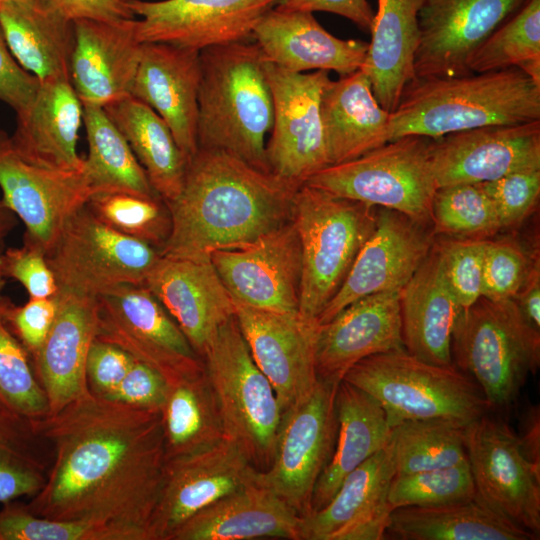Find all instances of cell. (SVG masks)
Returning <instances> with one entry per match:
<instances>
[{
  "instance_id": "6da1fadb",
  "label": "cell",
  "mask_w": 540,
  "mask_h": 540,
  "mask_svg": "<svg viewBox=\"0 0 540 540\" xmlns=\"http://www.w3.org/2000/svg\"><path fill=\"white\" fill-rule=\"evenodd\" d=\"M51 449L34 515L126 529L151 540L150 521L166 461L161 409H145L87 392L34 419Z\"/></svg>"
},
{
  "instance_id": "7a4b0ae2",
  "label": "cell",
  "mask_w": 540,
  "mask_h": 540,
  "mask_svg": "<svg viewBox=\"0 0 540 540\" xmlns=\"http://www.w3.org/2000/svg\"><path fill=\"white\" fill-rule=\"evenodd\" d=\"M297 189L226 152L198 148L167 203L171 231L160 254L194 258L252 243L292 220Z\"/></svg>"
},
{
  "instance_id": "3957f363",
  "label": "cell",
  "mask_w": 540,
  "mask_h": 540,
  "mask_svg": "<svg viewBox=\"0 0 540 540\" xmlns=\"http://www.w3.org/2000/svg\"><path fill=\"white\" fill-rule=\"evenodd\" d=\"M540 120V83L518 68L458 76L414 77L390 112L389 141L437 139L487 125Z\"/></svg>"
},
{
  "instance_id": "277c9868",
  "label": "cell",
  "mask_w": 540,
  "mask_h": 540,
  "mask_svg": "<svg viewBox=\"0 0 540 540\" xmlns=\"http://www.w3.org/2000/svg\"><path fill=\"white\" fill-rule=\"evenodd\" d=\"M266 63L253 40L200 51L197 143L270 172L266 136L274 111Z\"/></svg>"
},
{
  "instance_id": "5b68a950",
  "label": "cell",
  "mask_w": 540,
  "mask_h": 540,
  "mask_svg": "<svg viewBox=\"0 0 540 540\" xmlns=\"http://www.w3.org/2000/svg\"><path fill=\"white\" fill-rule=\"evenodd\" d=\"M377 207L306 184L294 197L292 221L301 246L299 314L316 321L372 234Z\"/></svg>"
},
{
  "instance_id": "8992f818",
  "label": "cell",
  "mask_w": 540,
  "mask_h": 540,
  "mask_svg": "<svg viewBox=\"0 0 540 540\" xmlns=\"http://www.w3.org/2000/svg\"><path fill=\"white\" fill-rule=\"evenodd\" d=\"M451 353L453 365L478 384L490 408H505L539 368L540 330L513 299L480 297L459 312Z\"/></svg>"
},
{
  "instance_id": "52a82bcc",
  "label": "cell",
  "mask_w": 540,
  "mask_h": 540,
  "mask_svg": "<svg viewBox=\"0 0 540 540\" xmlns=\"http://www.w3.org/2000/svg\"><path fill=\"white\" fill-rule=\"evenodd\" d=\"M344 381L375 398L391 429L407 420L448 418L469 424L491 410L478 384L454 365L425 362L405 349L369 356Z\"/></svg>"
},
{
  "instance_id": "ba28073f",
  "label": "cell",
  "mask_w": 540,
  "mask_h": 540,
  "mask_svg": "<svg viewBox=\"0 0 540 540\" xmlns=\"http://www.w3.org/2000/svg\"><path fill=\"white\" fill-rule=\"evenodd\" d=\"M202 359L225 436L243 449L257 471L267 470L274 454L281 408L235 316L219 327Z\"/></svg>"
},
{
  "instance_id": "9c48e42d",
  "label": "cell",
  "mask_w": 540,
  "mask_h": 540,
  "mask_svg": "<svg viewBox=\"0 0 540 540\" xmlns=\"http://www.w3.org/2000/svg\"><path fill=\"white\" fill-rule=\"evenodd\" d=\"M432 140L420 135L399 137L358 158L329 165L304 184L429 224L437 190Z\"/></svg>"
},
{
  "instance_id": "30bf717a",
  "label": "cell",
  "mask_w": 540,
  "mask_h": 540,
  "mask_svg": "<svg viewBox=\"0 0 540 540\" xmlns=\"http://www.w3.org/2000/svg\"><path fill=\"white\" fill-rule=\"evenodd\" d=\"M160 251L99 221L84 205L46 253L59 291L97 298L122 284H144Z\"/></svg>"
},
{
  "instance_id": "8fae6325",
  "label": "cell",
  "mask_w": 540,
  "mask_h": 540,
  "mask_svg": "<svg viewBox=\"0 0 540 540\" xmlns=\"http://www.w3.org/2000/svg\"><path fill=\"white\" fill-rule=\"evenodd\" d=\"M96 338L145 363L169 386L205 371L202 357L144 284L118 285L97 297Z\"/></svg>"
},
{
  "instance_id": "7c38bea8",
  "label": "cell",
  "mask_w": 540,
  "mask_h": 540,
  "mask_svg": "<svg viewBox=\"0 0 540 540\" xmlns=\"http://www.w3.org/2000/svg\"><path fill=\"white\" fill-rule=\"evenodd\" d=\"M338 385L318 379L310 396L282 414L271 464L255 472V481L300 517L311 512L316 483L334 452Z\"/></svg>"
},
{
  "instance_id": "4fadbf2b",
  "label": "cell",
  "mask_w": 540,
  "mask_h": 540,
  "mask_svg": "<svg viewBox=\"0 0 540 540\" xmlns=\"http://www.w3.org/2000/svg\"><path fill=\"white\" fill-rule=\"evenodd\" d=\"M273 125L266 142L271 173L299 187L328 166L321 121V96L329 72L296 73L267 61Z\"/></svg>"
},
{
  "instance_id": "5bb4252c",
  "label": "cell",
  "mask_w": 540,
  "mask_h": 540,
  "mask_svg": "<svg viewBox=\"0 0 540 540\" xmlns=\"http://www.w3.org/2000/svg\"><path fill=\"white\" fill-rule=\"evenodd\" d=\"M477 495L495 512L540 535V468L523 454L516 433L488 413L465 427Z\"/></svg>"
},
{
  "instance_id": "9a60e30c",
  "label": "cell",
  "mask_w": 540,
  "mask_h": 540,
  "mask_svg": "<svg viewBox=\"0 0 540 540\" xmlns=\"http://www.w3.org/2000/svg\"><path fill=\"white\" fill-rule=\"evenodd\" d=\"M0 189L3 202L25 226L23 242L45 254L93 194L83 171L54 169L28 159L1 129Z\"/></svg>"
},
{
  "instance_id": "2e32d148",
  "label": "cell",
  "mask_w": 540,
  "mask_h": 540,
  "mask_svg": "<svg viewBox=\"0 0 540 540\" xmlns=\"http://www.w3.org/2000/svg\"><path fill=\"white\" fill-rule=\"evenodd\" d=\"M210 257L234 302L299 313L301 246L292 220L252 243L216 249Z\"/></svg>"
},
{
  "instance_id": "e0dca14e",
  "label": "cell",
  "mask_w": 540,
  "mask_h": 540,
  "mask_svg": "<svg viewBox=\"0 0 540 540\" xmlns=\"http://www.w3.org/2000/svg\"><path fill=\"white\" fill-rule=\"evenodd\" d=\"M256 471L243 449L227 437L209 448L167 458L149 526L151 540H169L188 518L252 481Z\"/></svg>"
},
{
  "instance_id": "ac0fdd59",
  "label": "cell",
  "mask_w": 540,
  "mask_h": 540,
  "mask_svg": "<svg viewBox=\"0 0 540 540\" xmlns=\"http://www.w3.org/2000/svg\"><path fill=\"white\" fill-rule=\"evenodd\" d=\"M282 0H131L141 43H169L201 51L253 40L260 19Z\"/></svg>"
},
{
  "instance_id": "d6986e66",
  "label": "cell",
  "mask_w": 540,
  "mask_h": 540,
  "mask_svg": "<svg viewBox=\"0 0 540 540\" xmlns=\"http://www.w3.org/2000/svg\"><path fill=\"white\" fill-rule=\"evenodd\" d=\"M528 0H422L415 77L470 74L474 51Z\"/></svg>"
},
{
  "instance_id": "ffe728a7",
  "label": "cell",
  "mask_w": 540,
  "mask_h": 540,
  "mask_svg": "<svg viewBox=\"0 0 540 540\" xmlns=\"http://www.w3.org/2000/svg\"><path fill=\"white\" fill-rule=\"evenodd\" d=\"M427 226L397 211L377 207L372 234L317 323L322 325L330 321L345 307L365 296L401 290L433 248L434 232Z\"/></svg>"
},
{
  "instance_id": "44dd1931",
  "label": "cell",
  "mask_w": 540,
  "mask_h": 540,
  "mask_svg": "<svg viewBox=\"0 0 540 540\" xmlns=\"http://www.w3.org/2000/svg\"><path fill=\"white\" fill-rule=\"evenodd\" d=\"M234 303L249 351L274 388L283 414L310 396L318 383L315 345L319 324L299 313Z\"/></svg>"
},
{
  "instance_id": "7402d4cb",
  "label": "cell",
  "mask_w": 540,
  "mask_h": 540,
  "mask_svg": "<svg viewBox=\"0 0 540 540\" xmlns=\"http://www.w3.org/2000/svg\"><path fill=\"white\" fill-rule=\"evenodd\" d=\"M431 165L437 189L540 170V120L487 125L433 139Z\"/></svg>"
},
{
  "instance_id": "603a6c76",
  "label": "cell",
  "mask_w": 540,
  "mask_h": 540,
  "mask_svg": "<svg viewBox=\"0 0 540 540\" xmlns=\"http://www.w3.org/2000/svg\"><path fill=\"white\" fill-rule=\"evenodd\" d=\"M144 285L201 357L219 327L235 316V303L210 256L161 255Z\"/></svg>"
},
{
  "instance_id": "cb8c5ba5",
  "label": "cell",
  "mask_w": 540,
  "mask_h": 540,
  "mask_svg": "<svg viewBox=\"0 0 540 540\" xmlns=\"http://www.w3.org/2000/svg\"><path fill=\"white\" fill-rule=\"evenodd\" d=\"M400 291L365 296L319 325L315 345L319 380L339 384L359 361L372 355L405 349Z\"/></svg>"
},
{
  "instance_id": "d4e9b609",
  "label": "cell",
  "mask_w": 540,
  "mask_h": 540,
  "mask_svg": "<svg viewBox=\"0 0 540 540\" xmlns=\"http://www.w3.org/2000/svg\"><path fill=\"white\" fill-rule=\"evenodd\" d=\"M395 475L387 445L349 473L321 509L301 517L299 540H382Z\"/></svg>"
},
{
  "instance_id": "484cf974",
  "label": "cell",
  "mask_w": 540,
  "mask_h": 540,
  "mask_svg": "<svg viewBox=\"0 0 540 540\" xmlns=\"http://www.w3.org/2000/svg\"><path fill=\"white\" fill-rule=\"evenodd\" d=\"M137 18L77 19L70 80L82 104L104 107L130 94L142 45Z\"/></svg>"
},
{
  "instance_id": "4316f807",
  "label": "cell",
  "mask_w": 540,
  "mask_h": 540,
  "mask_svg": "<svg viewBox=\"0 0 540 540\" xmlns=\"http://www.w3.org/2000/svg\"><path fill=\"white\" fill-rule=\"evenodd\" d=\"M200 51L169 43H143L130 95L169 126L187 160L197 151Z\"/></svg>"
},
{
  "instance_id": "83f0119b",
  "label": "cell",
  "mask_w": 540,
  "mask_h": 540,
  "mask_svg": "<svg viewBox=\"0 0 540 540\" xmlns=\"http://www.w3.org/2000/svg\"><path fill=\"white\" fill-rule=\"evenodd\" d=\"M52 327L30 357L43 388L49 413L87 393L86 359L97 332V298L59 291Z\"/></svg>"
},
{
  "instance_id": "f1b7e54d",
  "label": "cell",
  "mask_w": 540,
  "mask_h": 540,
  "mask_svg": "<svg viewBox=\"0 0 540 540\" xmlns=\"http://www.w3.org/2000/svg\"><path fill=\"white\" fill-rule=\"evenodd\" d=\"M253 41L267 61L296 73L323 70L345 76L362 67L368 50L365 41L332 35L311 12L276 8L260 19Z\"/></svg>"
},
{
  "instance_id": "f546056e",
  "label": "cell",
  "mask_w": 540,
  "mask_h": 540,
  "mask_svg": "<svg viewBox=\"0 0 540 540\" xmlns=\"http://www.w3.org/2000/svg\"><path fill=\"white\" fill-rule=\"evenodd\" d=\"M300 520L291 507L253 478L188 518L169 540H299Z\"/></svg>"
},
{
  "instance_id": "4dcf8cb0",
  "label": "cell",
  "mask_w": 540,
  "mask_h": 540,
  "mask_svg": "<svg viewBox=\"0 0 540 540\" xmlns=\"http://www.w3.org/2000/svg\"><path fill=\"white\" fill-rule=\"evenodd\" d=\"M83 105L70 78L39 82L31 104L17 114L11 136L28 159L54 169L83 171L84 158L77 152Z\"/></svg>"
},
{
  "instance_id": "1f68e13d",
  "label": "cell",
  "mask_w": 540,
  "mask_h": 540,
  "mask_svg": "<svg viewBox=\"0 0 540 540\" xmlns=\"http://www.w3.org/2000/svg\"><path fill=\"white\" fill-rule=\"evenodd\" d=\"M320 112L328 166L353 160L389 142L390 112L375 98L362 69L328 82Z\"/></svg>"
},
{
  "instance_id": "d6a6232c",
  "label": "cell",
  "mask_w": 540,
  "mask_h": 540,
  "mask_svg": "<svg viewBox=\"0 0 540 540\" xmlns=\"http://www.w3.org/2000/svg\"><path fill=\"white\" fill-rule=\"evenodd\" d=\"M403 345L413 356L438 366L452 362V334L461 311L443 278L433 245L400 291Z\"/></svg>"
},
{
  "instance_id": "836d02e7",
  "label": "cell",
  "mask_w": 540,
  "mask_h": 540,
  "mask_svg": "<svg viewBox=\"0 0 540 540\" xmlns=\"http://www.w3.org/2000/svg\"><path fill=\"white\" fill-rule=\"evenodd\" d=\"M0 27L15 60L39 82L70 78L73 21L47 0L1 3Z\"/></svg>"
},
{
  "instance_id": "e575fe53",
  "label": "cell",
  "mask_w": 540,
  "mask_h": 540,
  "mask_svg": "<svg viewBox=\"0 0 540 540\" xmlns=\"http://www.w3.org/2000/svg\"><path fill=\"white\" fill-rule=\"evenodd\" d=\"M335 407L338 420L336 444L316 483L310 513L325 506L349 473L383 449L391 433L381 404L344 380L337 387Z\"/></svg>"
},
{
  "instance_id": "d590c367",
  "label": "cell",
  "mask_w": 540,
  "mask_h": 540,
  "mask_svg": "<svg viewBox=\"0 0 540 540\" xmlns=\"http://www.w3.org/2000/svg\"><path fill=\"white\" fill-rule=\"evenodd\" d=\"M422 0H378L371 41L362 69L379 104L392 112L405 86L415 77Z\"/></svg>"
},
{
  "instance_id": "8d00e7d4",
  "label": "cell",
  "mask_w": 540,
  "mask_h": 540,
  "mask_svg": "<svg viewBox=\"0 0 540 540\" xmlns=\"http://www.w3.org/2000/svg\"><path fill=\"white\" fill-rule=\"evenodd\" d=\"M385 536L398 540L538 539L499 515L478 495L441 505L393 509Z\"/></svg>"
},
{
  "instance_id": "74e56055",
  "label": "cell",
  "mask_w": 540,
  "mask_h": 540,
  "mask_svg": "<svg viewBox=\"0 0 540 540\" xmlns=\"http://www.w3.org/2000/svg\"><path fill=\"white\" fill-rule=\"evenodd\" d=\"M103 108L128 142L154 190L166 203L174 200L181 191L188 160L166 122L130 94Z\"/></svg>"
},
{
  "instance_id": "f35d334b",
  "label": "cell",
  "mask_w": 540,
  "mask_h": 540,
  "mask_svg": "<svg viewBox=\"0 0 540 540\" xmlns=\"http://www.w3.org/2000/svg\"><path fill=\"white\" fill-rule=\"evenodd\" d=\"M83 105L88 155L83 173L93 192H125L160 197L128 142L101 106Z\"/></svg>"
},
{
  "instance_id": "ab89813d",
  "label": "cell",
  "mask_w": 540,
  "mask_h": 540,
  "mask_svg": "<svg viewBox=\"0 0 540 540\" xmlns=\"http://www.w3.org/2000/svg\"><path fill=\"white\" fill-rule=\"evenodd\" d=\"M161 414L166 459L209 448L226 437L205 371L169 386Z\"/></svg>"
},
{
  "instance_id": "60d3db41",
  "label": "cell",
  "mask_w": 540,
  "mask_h": 540,
  "mask_svg": "<svg viewBox=\"0 0 540 540\" xmlns=\"http://www.w3.org/2000/svg\"><path fill=\"white\" fill-rule=\"evenodd\" d=\"M51 458L34 419L0 404V503L36 495L46 482Z\"/></svg>"
},
{
  "instance_id": "b9f144b4",
  "label": "cell",
  "mask_w": 540,
  "mask_h": 540,
  "mask_svg": "<svg viewBox=\"0 0 540 540\" xmlns=\"http://www.w3.org/2000/svg\"><path fill=\"white\" fill-rule=\"evenodd\" d=\"M466 425L454 419L430 418L407 420L394 426L387 447L392 456L395 475L467 462Z\"/></svg>"
},
{
  "instance_id": "7bdbcfd3",
  "label": "cell",
  "mask_w": 540,
  "mask_h": 540,
  "mask_svg": "<svg viewBox=\"0 0 540 540\" xmlns=\"http://www.w3.org/2000/svg\"><path fill=\"white\" fill-rule=\"evenodd\" d=\"M518 68L540 83V0L526 4L471 55L470 73Z\"/></svg>"
},
{
  "instance_id": "ee69618b",
  "label": "cell",
  "mask_w": 540,
  "mask_h": 540,
  "mask_svg": "<svg viewBox=\"0 0 540 540\" xmlns=\"http://www.w3.org/2000/svg\"><path fill=\"white\" fill-rule=\"evenodd\" d=\"M103 224L125 236L143 241L159 251L171 231V215L161 197L125 192H98L86 203Z\"/></svg>"
},
{
  "instance_id": "f6af8a7d",
  "label": "cell",
  "mask_w": 540,
  "mask_h": 540,
  "mask_svg": "<svg viewBox=\"0 0 540 540\" xmlns=\"http://www.w3.org/2000/svg\"><path fill=\"white\" fill-rule=\"evenodd\" d=\"M434 234L486 239L502 229L495 206L479 184L439 187L433 198Z\"/></svg>"
},
{
  "instance_id": "bcb514c9",
  "label": "cell",
  "mask_w": 540,
  "mask_h": 540,
  "mask_svg": "<svg viewBox=\"0 0 540 540\" xmlns=\"http://www.w3.org/2000/svg\"><path fill=\"white\" fill-rule=\"evenodd\" d=\"M0 298V404L30 419L49 413L46 394L38 382L30 356L8 327Z\"/></svg>"
},
{
  "instance_id": "7dc6e473",
  "label": "cell",
  "mask_w": 540,
  "mask_h": 540,
  "mask_svg": "<svg viewBox=\"0 0 540 540\" xmlns=\"http://www.w3.org/2000/svg\"><path fill=\"white\" fill-rule=\"evenodd\" d=\"M477 496L469 462L406 475H395L388 491L392 509L433 506Z\"/></svg>"
},
{
  "instance_id": "c3c4849f",
  "label": "cell",
  "mask_w": 540,
  "mask_h": 540,
  "mask_svg": "<svg viewBox=\"0 0 540 540\" xmlns=\"http://www.w3.org/2000/svg\"><path fill=\"white\" fill-rule=\"evenodd\" d=\"M0 540H140L134 532L100 524L40 517L9 501L0 510Z\"/></svg>"
},
{
  "instance_id": "681fc988",
  "label": "cell",
  "mask_w": 540,
  "mask_h": 540,
  "mask_svg": "<svg viewBox=\"0 0 540 540\" xmlns=\"http://www.w3.org/2000/svg\"><path fill=\"white\" fill-rule=\"evenodd\" d=\"M487 239L453 238L435 242L443 278L461 310L482 297Z\"/></svg>"
},
{
  "instance_id": "f907efd6",
  "label": "cell",
  "mask_w": 540,
  "mask_h": 540,
  "mask_svg": "<svg viewBox=\"0 0 540 540\" xmlns=\"http://www.w3.org/2000/svg\"><path fill=\"white\" fill-rule=\"evenodd\" d=\"M538 264V260H532L523 247L512 239H487L482 297L492 301L513 299Z\"/></svg>"
},
{
  "instance_id": "816d5d0a",
  "label": "cell",
  "mask_w": 540,
  "mask_h": 540,
  "mask_svg": "<svg viewBox=\"0 0 540 540\" xmlns=\"http://www.w3.org/2000/svg\"><path fill=\"white\" fill-rule=\"evenodd\" d=\"M492 200L502 228L520 224L536 207L540 170L518 171L479 183Z\"/></svg>"
},
{
  "instance_id": "f5cc1de1",
  "label": "cell",
  "mask_w": 540,
  "mask_h": 540,
  "mask_svg": "<svg viewBox=\"0 0 540 540\" xmlns=\"http://www.w3.org/2000/svg\"><path fill=\"white\" fill-rule=\"evenodd\" d=\"M1 268L5 278L19 282L29 298L54 297L59 287L45 252L23 242L21 247L5 248L1 254Z\"/></svg>"
},
{
  "instance_id": "db71d44e",
  "label": "cell",
  "mask_w": 540,
  "mask_h": 540,
  "mask_svg": "<svg viewBox=\"0 0 540 540\" xmlns=\"http://www.w3.org/2000/svg\"><path fill=\"white\" fill-rule=\"evenodd\" d=\"M56 312V296L41 299L29 298L20 306L7 298L3 308L8 327L30 357L42 346L52 327Z\"/></svg>"
},
{
  "instance_id": "11a10c76",
  "label": "cell",
  "mask_w": 540,
  "mask_h": 540,
  "mask_svg": "<svg viewBox=\"0 0 540 540\" xmlns=\"http://www.w3.org/2000/svg\"><path fill=\"white\" fill-rule=\"evenodd\" d=\"M134 358L118 346L95 338L86 359V383L93 395L109 398L117 389Z\"/></svg>"
},
{
  "instance_id": "9f6ffc18",
  "label": "cell",
  "mask_w": 540,
  "mask_h": 540,
  "mask_svg": "<svg viewBox=\"0 0 540 540\" xmlns=\"http://www.w3.org/2000/svg\"><path fill=\"white\" fill-rule=\"evenodd\" d=\"M169 385L154 369L136 359L114 393L107 399L145 409H161Z\"/></svg>"
},
{
  "instance_id": "6f0895ef",
  "label": "cell",
  "mask_w": 540,
  "mask_h": 540,
  "mask_svg": "<svg viewBox=\"0 0 540 540\" xmlns=\"http://www.w3.org/2000/svg\"><path fill=\"white\" fill-rule=\"evenodd\" d=\"M38 86V79L11 54L0 27V101L19 114L31 104Z\"/></svg>"
},
{
  "instance_id": "680465c9",
  "label": "cell",
  "mask_w": 540,
  "mask_h": 540,
  "mask_svg": "<svg viewBox=\"0 0 540 540\" xmlns=\"http://www.w3.org/2000/svg\"><path fill=\"white\" fill-rule=\"evenodd\" d=\"M275 8L284 11L337 14L365 32L371 31L375 15L367 0H282Z\"/></svg>"
},
{
  "instance_id": "91938a15",
  "label": "cell",
  "mask_w": 540,
  "mask_h": 540,
  "mask_svg": "<svg viewBox=\"0 0 540 540\" xmlns=\"http://www.w3.org/2000/svg\"><path fill=\"white\" fill-rule=\"evenodd\" d=\"M60 13L77 19L121 20L136 18L126 2L121 0H47Z\"/></svg>"
},
{
  "instance_id": "94428289",
  "label": "cell",
  "mask_w": 540,
  "mask_h": 540,
  "mask_svg": "<svg viewBox=\"0 0 540 540\" xmlns=\"http://www.w3.org/2000/svg\"><path fill=\"white\" fill-rule=\"evenodd\" d=\"M519 432L516 433L525 457L540 468V409L532 405L523 412Z\"/></svg>"
},
{
  "instance_id": "6125c7cd",
  "label": "cell",
  "mask_w": 540,
  "mask_h": 540,
  "mask_svg": "<svg viewBox=\"0 0 540 540\" xmlns=\"http://www.w3.org/2000/svg\"><path fill=\"white\" fill-rule=\"evenodd\" d=\"M528 323L540 330V270L539 264L531 271L518 294L513 298Z\"/></svg>"
},
{
  "instance_id": "be15d7a7",
  "label": "cell",
  "mask_w": 540,
  "mask_h": 540,
  "mask_svg": "<svg viewBox=\"0 0 540 540\" xmlns=\"http://www.w3.org/2000/svg\"><path fill=\"white\" fill-rule=\"evenodd\" d=\"M16 215L0 199V249L5 248V240L17 226Z\"/></svg>"
},
{
  "instance_id": "e7e4bbea",
  "label": "cell",
  "mask_w": 540,
  "mask_h": 540,
  "mask_svg": "<svg viewBox=\"0 0 540 540\" xmlns=\"http://www.w3.org/2000/svg\"><path fill=\"white\" fill-rule=\"evenodd\" d=\"M4 249H0V298L3 297L2 291H3V289L5 287V284H6V278L3 275L2 268H1V254H2Z\"/></svg>"
},
{
  "instance_id": "03108f58",
  "label": "cell",
  "mask_w": 540,
  "mask_h": 540,
  "mask_svg": "<svg viewBox=\"0 0 540 540\" xmlns=\"http://www.w3.org/2000/svg\"><path fill=\"white\" fill-rule=\"evenodd\" d=\"M9 1H15V0H0V4L5 3V2H9Z\"/></svg>"
},
{
  "instance_id": "003e7915",
  "label": "cell",
  "mask_w": 540,
  "mask_h": 540,
  "mask_svg": "<svg viewBox=\"0 0 540 540\" xmlns=\"http://www.w3.org/2000/svg\"><path fill=\"white\" fill-rule=\"evenodd\" d=\"M121 1H123V2H126V3H127V2H129V1H131V0H121Z\"/></svg>"
}]
</instances>
